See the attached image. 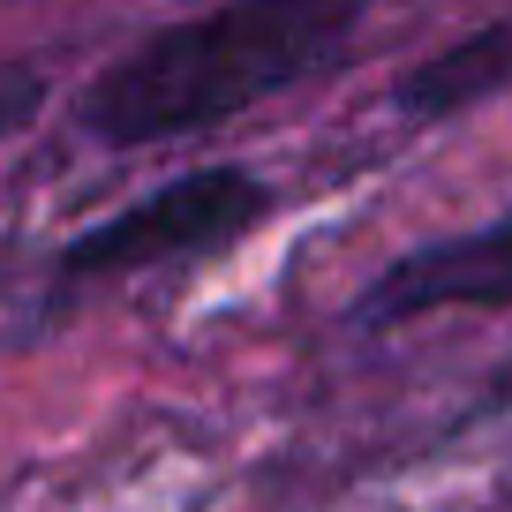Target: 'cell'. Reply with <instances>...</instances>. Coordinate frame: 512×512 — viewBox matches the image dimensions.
<instances>
[{"label": "cell", "instance_id": "cell-3", "mask_svg": "<svg viewBox=\"0 0 512 512\" xmlns=\"http://www.w3.org/2000/svg\"><path fill=\"white\" fill-rule=\"evenodd\" d=\"M437 309H512V211L384 264V279L354 302V317L415 324V317H437Z\"/></svg>", "mask_w": 512, "mask_h": 512}, {"label": "cell", "instance_id": "cell-2", "mask_svg": "<svg viewBox=\"0 0 512 512\" xmlns=\"http://www.w3.org/2000/svg\"><path fill=\"white\" fill-rule=\"evenodd\" d=\"M264 211H272V189L256 174L196 166V174L136 196L128 211L98 219L91 234H76L61 249V272L68 279H128V272H159V264H189V256H211L226 241H241Z\"/></svg>", "mask_w": 512, "mask_h": 512}, {"label": "cell", "instance_id": "cell-5", "mask_svg": "<svg viewBox=\"0 0 512 512\" xmlns=\"http://www.w3.org/2000/svg\"><path fill=\"white\" fill-rule=\"evenodd\" d=\"M46 106V68L31 61H0V136H16L31 113Z\"/></svg>", "mask_w": 512, "mask_h": 512}, {"label": "cell", "instance_id": "cell-4", "mask_svg": "<svg viewBox=\"0 0 512 512\" xmlns=\"http://www.w3.org/2000/svg\"><path fill=\"white\" fill-rule=\"evenodd\" d=\"M497 91H512V16L482 23V31H467L460 46H445V53H430L422 68H407L400 113L437 121V113L482 106V98H497Z\"/></svg>", "mask_w": 512, "mask_h": 512}, {"label": "cell", "instance_id": "cell-1", "mask_svg": "<svg viewBox=\"0 0 512 512\" xmlns=\"http://www.w3.org/2000/svg\"><path fill=\"white\" fill-rule=\"evenodd\" d=\"M377 0H219L128 46L83 98V128L113 151L196 136L347 61Z\"/></svg>", "mask_w": 512, "mask_h": 512}]
</instances>
